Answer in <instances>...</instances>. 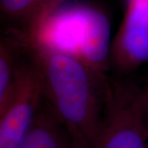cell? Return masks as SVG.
I'll use <instances>...</instances> for the list:
<instances>
[{
  "instance_id": "6da1fadb",
  "label": "cell",
  "mask_w": 148,
  "mask_h": 148,
  "mask_svg": "<svg viewBox=\"0 0 148 148\" xmlns=\"http://www.w3.org/2000/svg\"><path fill=\"white\" fill-rule=\"evenodd\" d=\"M42 71L44 95L68 127H75L95 147L104 110L106 77L77 56L28 40Z\"/></svg>"
},
{
  "instance_id": "7a4b0ae2",
  "label": "cell",
  "mask_w": 148,
  "mask_h": 148,
  "mask_svg": "<svg viewBox=\"0 0 148 148\" xmlns=\"http://www.w3.org/2000/svg\"><path fill=\"white\" fill-rule=\"evenodd\" d=\"M144 88L106 78L104 110L95 148H147Z\"/></svg>"
},
{
  "instance_id": "3957f363",
  "label": "cell",
  "mask_w": 148,
  "mask_h": 148,
  "mask_svg": "<svg viewBox=\"0 0 148 148\" xmlns=\"http://www.w3.org/2000/svg\"><path fill=\"white\" fill-rule=\"evenodd\" d=\"M44 98L42 71L29 46L28 58L21 62L10 98L0 111V148L19 147Z\"/></svg>"
},
{
  "instance_id": "277c9868",
  "label": "cell",
  "mask_w": 148,
  "mask_h": 148,
  "mask_svg": "<svg viewBox=\"0 0 148 148\" xmlns=\"http://www.w3.org/2000/svg\"><path fill=\"white\" fill-rule=\"evenodd\" d=\"M110 57L122 73H128L148 63V0H127Z\"/></svg>"
},
{
  "instance_id": "5b68a950",
  "label": "cell",
  "mask_w": 148,
  "mask_h": 148,
  "mask_svg": "<svg viewBox=\"0 0 148 148\" xmlns=\"http://www.w3.org/2000/svg\"><path fill=\"white\" fill-rule=\"evenodd\" d=\"M77 56L100 75H105L110 56V25L98 11L79 10Z\"/></svg>"
},
{
  "instance_id": "8992f818",
  "label": "cell",
  "mask_w": 148,
  "mask_h": 148,
  "mask_svg": "<svg viewBox=\"0 0 148 148\" xmlns=\"http://www.w3.org/2000/svg\"><path fill=\"white\" fill-rule=\"evenodd\" d=\"M58 0H0L1 20L8 31L31 40L53 14Z\"/></svg>"
},
{
  "instance_id": "52a82bcc",
  "label": "cell",
  "mask_w": 148,
  "mask_h": 148,
  "mask_svg": "<svg viewBox=\"0 0 148 148\" xmlns=\"http://www.w3.org/2000/svg\"><path fill=\"white\" fill-rule=\"evenodd\" d=\"M71 136L66 124L49 106H41L18 148H69Z\"/></svg>"
},
{
  "instance_id": "ba28073f",
  "label": "cell",
  "mask_w": 148,
  "mask_h": 148,
  "mask_svg": "<svg viewBox=\"0 0 148 148\" xmlns=\"http://www.w3.org/2000/svg\"><path fill=\"white\" fill-rule=\"evenodd\" d=\"M68 129L71 136L69 148H92L87 139L79 130L75 127H68Z\"/></svg>"
},
{
  "instance_id": "9c48e42d",
  "label": "cell",
  "mask_w": 148,
  "mask_h": 148,
  "mask_svg": "<svg viewBox=\"0 0 148 148\" xmlns=\"http://www.w3.org/2000/svg\"><path fill=\"white\" fill-rule=\"evenodd\" d=\"M145 93V101H144V117H145V123L148 132V85L144 87Z\"/></svg>"
},
{
  "instance_id": "30bf717a",
  "label": "cell",
  "mask_w": 148,
  "mask_h": 148,
  "mask_svg": "<svg viewBox=\"0 0 148 148\" xmlns=\"http://www.w3.org/2000/svg\"><path fill=\"white\" fill-rule=\"evenodd\" d=\"M65 1H66V0H58V2H57V3H56V9H55V11L57 10L58 8V7L61 5V4H63Z\"/></svg>"
},
{
  "instance_id": "8fae6325",
  "label": "cell",
  "mask_w": 148,
  "mask_h": 148,
  "mask_svg": "<svg viewBox=\"0 0 148 148\" xmlns=\"http://www.w3.org/2000/svg\"><path fill=\"white\" fill-rule=\"evenodd\" d=\"M147 148H148V143H147Z\"/></svg>"
}]
</instances>
